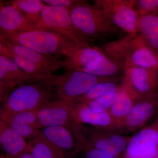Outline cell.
Returning a JSON list of instances; mask_svg holds the SVG:
<instances>
[{"label": "cell", "instance_id": "obj_6", "mask_svg": "<svg viewBox=\"0 0 158 158\" xmlns=\"http://www.w3.org/2000/svg\"><path fill=\"white\" fill-rule=\"evenodd\" d=\"M40 14V21L37 30L54 31L79 45H90L75 27L67 9L45 5Z\"/></svg>", "mask_w": 158, "mask_h": 158}, {"label": "cell", "instance_id": "obj_23", "mask_svg": "<svg viewBox=\"0 0 158 158\" xmlns=\"http://www.w3.org/2000/svg\"><path fill=\"white\" fill-rule=\"evenodd\" d=\"M140 99L123 90L120 96L108 111L110 116L118 123L123 132L124 119Z\"/></svg>", "mask_w": 158, "mask_h": 158}, {"label": "cell", "instance_id": "obj_34", "mask_svg": "<svg viewBox=\"0 0 158 158\" xmlns=\"http://www.w3.org/2000/svg\"></svg>", "mask_w": 158, "mask_h": 158}, {"label": "cell", "instance_id": "obj_15", "mask_svg": "<svg viewBox=\"0 0 158 158\" xmlns=\"http://www.w3.org/2000/svg\"><path fill=\"white\" fill-rule=\"evenodd\" d=\"M0 29L11 33L33 31L37 30V24L17 7L1 1Z\"/></svg>", "mask_w": 158, "mask_h": 158}, {"label": "cell", "instance_id": "obj_18", "mask_svg": "<svg viewBox=\"0 0 158 158\" xmlns=\"http://www.w3.org/2000/svg\"><path fill=\"white\" fill-rule=\"evenodd\" d=\"M41 134L66 158L77 155L76 143L71 130L63 127H46L41 129Z\"/></svg>", "mask_w": 158, "mask_h": 158}, {"label": "cell", "instance_id": "obj_20", "mask_svg": "<svg viewBox=\"0 0 158 158\" xmlns=\"http://www.w3.org/2000/svg\"><path fill=\"white\" fill-rule=\"evenodd\" d=\"M102 49L90 45H81L70 56L63 60V67L66 71H79L85 68L104 55Z\"/></svg>", "mask_w": 158, "mask_h": 158}, {"label": "cell", "instance_id": "obj_13", "mask_svg": "<svg viewBox=\"0 0 158 158\" xmlns=\"http://www.w3.org/2000/svg\"><path fill=\"white\" fill-rule=\"evenodd\" d=\"M158 118L131 137L124 152L132 156L158 154Z\"/></svg>", "mask_w": 158, "mask_h": 158}, {"label": "cell", "instance_id": "obj_8", "mask_svg": "<svg viewBox=\"0 0 158 158\" xmlns=\"http://www.w3.org/2000/svg\"><path fill=\"white\" fill-rule=\"evenodd\" d=\"M79 125L90 145L114 157L122 158L131 137L101 128Z\"/></svg>", "mask_w": 158, "mask_h": 158}, {"label": "cell", "instance_id": "obj_28", "mask_svg": "<svg viewBox=\"0 0 158 158\" xmlns=\"http://www.w3.org/2000/svg\"><path fill=\"white\" fill-rule=\"evenodd\" d=\"M122 90L121 83L115 81L100 82L94 85L84 95L79 98L78 102H84L108 94Z\"/></svg>", "mask_w": 158, "mask_h": 158}, {"label": "cell", "instance_id": "obj_1", "mask_svg": "<svg viewBox=\"0 0 158 158\" xmlns=\"http://www.w3.org/2000/svg\"><path fill=\"white\" fill-rule=\"evenodd\" d=\"M0 38L25 47L44 55L71 56L80 46L67 37L54 31L36 30L11 32L0 30Z\"/></svg>", "mask_w": 158, "mask_h": 158}, {"label": "cell", "instance_id": "obj_3", "mask_svg": "<svg viewBox=\"0 0 158 158\" xmlns=\"http://www.w3.org/2000/svg\"><path fill=\"white\" fill-rule=\"evenodd\" d=\"M119 77L96 76L80 71H67L63 74L49 75L41 80V83L53 88L59 99L78 102L94 85L105 81L118 82Z\"/></svg>", "mask_w": 158, "mask_h": 158}, {"label": "cell", "instance_id": "obj_30", "mask_svg": "<svg viewBox=\"0 0 158 158\" xmlns=\"http://www.w3.org/2000/svg\"><path fill=\"white\" fill-rule=\"evenodd\" d=\"M135 8L139 17L158 14V0H135Z\"/></svg>", "mask_w": 158, "mask_h": 158}, {"label": "cell", "instance_id": "obj_25", "mask_svg": "<svg viewBox=\"0 0 158 158\" xmlns=\"http://www.w3.org/2000/svg\"><path fill=\"white\" fill-rule=\"evenodd\" d=\"M77 144V155L81 154L84 158H116L93 147L83 135L79 124H74L71 129Z\"/></svg>", "mask_w": 158, "mask_h": 158}, {"label": "cell", "instance_id": "obj_14", "mask_svg": "<svg viewBox=\"0 0 158 158\" xmlns=\"http://www.w3.org/2000/svg\"><path fill=\"white\" fill-rule=\"evenodd\" d=\"M73 116L75 124H87L118 133L122 132L119 125L108 112H96L81 102H77L74 106Z\"/></svg>", "mask_w": 158, "mask_h": 158}, {"label": "cell", "instance_id": "obj_24", "mask_svg": "<svg viewBox=\"0 0 158 158\" xmlns=\"http://www.w3.org/2000/svg\"><path fill=\"white\" fill-rule=\"evenodd\" d=\"M29 152L33 158H66L65 156L40 135L28 141Z\"/></svg>", "mask_w": 158, "mask_h": 158}, {"label": "cell", "instance_id": "obj_9", "mask_svg": "<svg viewBox=\"0 0 158 158\" xmlns=\"http://www.w3.org/2000/svg\"><path fill=\"white\" fill-rule=\"evenodd\" d=\"M77 102L58 98L37 110V116L43 128L63 127L71 130L75 124L73 107Z\"/></svg>", "mask_w": 158, "mask_h": 158}, {"label": "cell", "instance_id": "obj_2", "mask_svg": "<svg viewBox=\"0 0 158 158\" xmlns=\"http://www.w3.org/2000/svg\"><path fill=\"white\" fill-rule=\"evenodd\" d=\"M69 12L75 27L89 43L90 40H104L121 33L94 4L79 0Z\"/></svg>", "mask_w": 158, "mask_h": 158}, {"label": "cell", "instance_id": "obj_16", "mask_svg": "<svg viewBox=\"0 0 158 158\" xmlns=\"http://www.w3.org/2000/svg\"><path fill=\"white\" fill-rule=\"evenodd\" d=\"M0 50L11 52L30 60L50 71L52 73L63 67V61L54 56L44 55L25 47L18 45L0 38Z\"/></svg>", "mask_w": 158, "mask_h": 158}, {"label": "cell", "instance_id": "obj_5", "mask_svg": "<svg viewBox=\"0 0 158 158\" xmlns=\"http://www.w3.org/2000/svg\"><path fill=\"white\" fill-rule=\"evenodd\" d=\"M94 5L117 28L126 34L138 33L139 16L135 0H95Z\"/></svg>", "mask_w": 158, "mask_h": 158}, {"label": "cell", "instance_id": "obj_27", "mask_svg": "<svg viewBox=\"0 0 158 158\" xmlns=\"http://www.w3.org/2000/svg\"><path fill=\"white\" fill-rule=\"evenodd\" d=\"M11 5L18 8L30 19L37 24L40 21V11L45 6L40 0H15L9 2Z\"/></svg>", "mask_w": 158, "mask_h": 158}, {"label": "cell", "instance_id": "obj_19", "mask_svg": "<svg viewBox=\"0 0 158 158\" xmlns=\"http://www.w3.org/2000/svg\"><path fill=\"white\" fill-rule=\"evenodd\" d=\"M0 142L6 158H13L29 152L26 139L15 132L4 122L0 120Z\"/></svg>", "mask_w": 158, "mask_h": 158}, {"label": "cell", "instance_id": "obj_12", "mask_svg": "<svg viewBox=\"0 0 158 158\" xmlns=\"http://www.w3.org/2000/svg\"><path fill=\"white\" fill-rule=\"evenodd\" d=\"M158 110V93L139 100L123 123V132H132L144 127Z\"/></svg>", "mask_w": 158, "mask_h": 158}, {"label": "cell", "instance_id": "obj_26", "mask_svg": "<svg viewBox=\"0 0 158 158\" xmlns=\"http://www.w3.org/2000/svg\"><path fill=\"white\" fill-rule=\"evenodd\" d=\"M0 55L11 59L23 70L36 78L38 83H40L41 80L44 77L52 74L50 71L42 66L7 51L0 50Z\"/></svg>", "mask_w": 158, "mask_h": 158}, {"label": "cell", "instance_id": "obj_32", "mask_svg": "<svg viewBox=\"0 0 158 158\" xmlns=\"http://www.w3.org/2000/svg\"><path fill=\"white\" fill-rule=\"evenodd\" d=\"M1 158H6L4 157V156L2 155L1 156ZM13 158H33V157L32 156L31 153H30L29 152H26L16 157Z\"/></svg>", "mask_w": 158, "mask_h": 158}, {"label": "cell", "instance_id": "obj_11", "mask_svg": "<svg viewBox=\"0 0 158 158\" xmlns=\"http://www.w3.org/2000/svg\"><path fill=\"white\" fill-rule=\"evenodd\" d=\"M0 120L4 122L20 136L28 140L39 135L43 128L37 117V111L12 114L0 112Z\"/></svg>", "mask_w": 158, "mask_h": 158}, {"label": "cell", "instance_id": "obj_29", "mask_svg": "<svg viewBox=\"0 0 158 158\" xmlns=\"http://www.w3.org/2000/svg\"><path fill=\"white\" fill-rule=\"evenodd\" d=\"M122 90L118 92L108 94L84 102L91 110L97 112H108L121 95Z\"/></svg>", "mask_w": 158, "mask_h": 158}, {"label": "cell", "instance_id": "obj_4", "mask_svg": "<svg viewBox=\"0 0 158 158\" xmlns=\"http://www.w3.org/2000/svg\"><path fill=\"white\" fill-rule=\"evenodd\" d=\"M58 98L56 90L49 86L42 83H28L16 88L1 103L0 112L12 114L37 111Z\"/></svg>", "mask_w": 158, "mask_h": 158}, {"label": "cell", "instance_id": "obj_33", "mask_svg": "<svg viewBox=\"0 0 158 158\" xmlns=\"http://www.w3.org/2000/svg\"><path fill=\"white\" fill-rule=\"evenodd\" d=\"M152 158H158V154L156 156H155L153 157Z\"/></svg>", "mask_w": 158, "mask_h": 158}, {"label": "cell", "instance_id": "obj_22", "mask_svg": "<svg viewBox=\"0 0 158 158\" xmlns=\"http://www.w3.org/2000/svg\"><path fill=\"white\" fill-rule=\"evenodd\" d=\"M137 33L146 45L158 55V14L139 17Z\"/></svg>", "mask_w": 158, "mask_h": 158}, {"label": "cell", "instance_id": "obj_10", "mask_svg": "<svg viewBox=\"0 0 158 158\" xmlns=\"http://www.w3.org/2000/svg\"><path fill=\"white\" fill-rule=\"evenodd\" d=\"M36 78L20 68L11 59L0 55V102L5 101L16 88L28 83H37Z\"/></svg>", "mask_w": 158, "mask_h": 158}, {"label": "cell", "instance_id": "obj_7", "mask_svg": "<svg viewBox=\"0 0 158 158\" xmlns=\"http://www.w3.org/2000/svg\"><path fill=\"white\" fill-rule=\"evenodd\" d=\"M122 90L138 99L158 93V71L139 67L124 69L121 81Z\"/></svg>", "mask_w": 158, "mask_h": 158}, {"label": "cell", "instance_id": "obj_31", "mask_svg": "<svg viewBox=\"0 0 158 158\" xmlns=\"http://www.w3.org/2000/svg\"><path fill=\"white\" fill-rule=\"evenodd\" d=\"M78 1L79 0H44L43 2L48 6L61 7L69 11L77 4Z\"/></svg>", "mask_w": 158, "mask_h": 158}, {"label": "cell", "instance_id": "obj_17", "mask_svg": "<svg viewBox=\"0 0 158 158\" xmlns=\"http://www.w3.org/2000/svg\"><path fill=\"white\" fill-rule=\"evenodd\" d=\"M124 69L139 67L158 71V55L144 43L138 34L135 45L124 62Z\"/></svg>", "mask_w": 158, "mask_h": 158}, {"label": "cell", "instance_id": "obj_21", "mask_svg": "<svg viewBox=\"0 0 158 158\" xmlns=\"http://www.w3.org/2000/svg\"><path fill=\"white\" fill-rule=\"evenodd\" d=\"M124 63L105 53L85 68L79 70L98 77H119L124 73Z\"/></svg>", "mask_w": 158, "mask_h": 158}]
</instances>
